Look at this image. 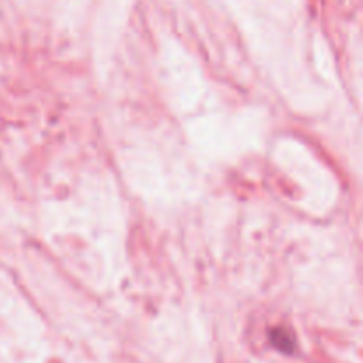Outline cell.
<instances>
[{"label":"cell","instance_id":"1","mask_svg":"<svg viewBox=\"0 0 363 363\" xmlns=\"http://www.w3.org/2000/svg\"><path fill=\"white\" fill-rule=\"evenodd\" d=\"M272 342L273 346L279 347L284 353H293L294 351V335L287 332L286 328H275L272 332Z\"/></svg>","mask_w":363,"mask_h":363}]
</instances>
